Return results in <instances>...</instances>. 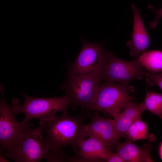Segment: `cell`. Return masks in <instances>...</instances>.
<instances>
[{"label":"cell","mask_w":162,"mask_h":162,"mask_svg":"<svg viewBox=\"0 0 162 162\" xmlns=\"http://www.w3.org/2000/svg\"><path fill=\"white\" fill-rule=\"evenodd\" d=\"M136 59L128 61L116 57L109 52L107 63L101 74L106 82L128 84L134 79H142L146 70Z\"/></svg>","instance_id":"obj_8"},{"label":"cell","mask_w":162,"mask_h":162,"mask_svg":"<svg viewBox=\"0 0 162 162\" xmlns=\"http://www.w3.org/2000/svg\"><path fill=\"white\" fill-rule=\"evenodd\" d=\"M128 84L106 82L100 86L93 103L88 111L103 112L114 118L131 100Z\"/></svg>","instance_id":"obj_3"},{"label":"cell","mask_w":162,"mask_h":162,"mask_svg":"<svg viewBox=\"0 0 162 162\" xmlns=\"http://www.w3.org/2000/svg\"><path fill=\"white\" fill-rule=\"evenodd\" d=\"M76 155L72 157V162H98L105 160L111 149L97 139L89 137L82 140L78 145Z\"/></svg>","instance_id":"obj_11"},{"label":"cell","mask_w":162,"mask_h":162,"mask_svg":"<svg viewBox=\"0 0 162 162\" xmlns=\"http://www.w3.org/2000/svg\"><path fill=\"white\" fill-rule=\"evenodd\" d=\"M88 114L72 116L67 111L59 116L46 121L40 120L45 154L62 150L63 146L70 145L76 152L80 141L87 137L84 122Z\"/></svg>","instance_id":"obj_1"},{"label":"cell","mask_w":162,"mask_h":162,"mask_svg":"<svg viewBox=\"0 0 162 162\" xmlns=\"http://www.w3.org/2000/svg\"><path fill=\"white\" fill-rule=\"evenodd\" d=\"M136 59L147 71L157 73L162 72V51H145Z\"/></svg>","instance_id":"obj_14"},{"label":"cell","mask_w":162,"mask_h":162,"mask_svg":"<svg viewBox=\"0 0 162 162\" xmlns=\"http://www.w3.org/2000/svg\"><path fill=\"white\" fill-rule=\"evenodd\" d=\"M107 162H124V160L117 153L111 151L107 158L105 160Z\"/></svg>","instance_id":"obj_19"},{"label":"cell","mask_w":162,"mask_h":162,"mask_svg":"<svg viewBox=\"0 0 162 162\" xmlns=\"http://www.w3.org/2000/svg\"><path fill=\"white\" fill-rule=\"evenodd\" d=\"M101 73L70 75L66 84V94L71 105L88 111L97 95L101 80Z\"/></svg>","instance_id":"obj_4"},{"label":"cell","mask_w":162,"mask_h":162,"mask_svg":"<svg viewBox=\"0 0 162 162\" xmlns=\"http://www.w3.org/2000/svg\"><path fill=\"white\" fill-rule=\"evenodd\" d=\"M159 155L160 158L162 159V142L160 146L159 150Z\"/></svg>","instance_id":"obj_21"},{"label":"cell","mask_w":162,"mask_h":162,"mask_svg":"<svg viewBox=\"0 0 162 162\" xmlns=\"http://www.w3.org/2000/svg\"><path fill=\"white\" fill-rule=\"evenodd\" d=\"M152 145L146 144L143 147L138 146L133 141L126 139L116 145L117 152L124 162H152L150 154Z\"/></svg>","instance_id":"obj_12"},{"label":"cell","mask_w":162,"mask_h":162,"mask_svg":"<svg viewBox=\"0 0 162 162\" xmlns=\"http://www.w3.org/2000/svg\"><path fill=\"white\" fill-rule=\"evenodd\" d=\"M142 103L145 110L157 115L162 119V93L147 91Z\"/></svg>","instance_id":"obj_16"},{"label":"cell","mask_w":162,"mask_h":162,"mask_svg":"<svg viewBox=\"0 0 162 162\" xmlns=\"http://www.w3.org/2000/svg\"><path fill=\"white\" fill-rule=\"evenodd\" d=\"M29 123L16 146L5 156L16 162H39L45 156V149L42 131L39 125L31 129Z\"/></svg>","instance_id":"obj_6"},{"label":"cell","mask_w":162,"mask_h":162,"mask_svg":"<svg viewBox=\"0 0 162 162\" xmlns=\"http://www.w3.org/2000/svg\"><path fill=\"white\" fill-rule=\"evenodd\" d=\"M81 50L72 64L70 75L101 73L108 60L109 51L99 43H92L82 38Z\"/></svg>","instance_id":"obj_7"},{"label":"cell","mask_w":162,"mask_h":162,"mask_svg":"<svg viewBox=\"0 0 162 162\" xmlns=\"http://www.w3.org/2000/svg\"><path fill=\"white\" fill-rule=\"evenodd\" d=\"M124 110L114 118L115 128L119 140L124 136L132 124L145 111L142 102L139 104L131 100L125 106Z\"/></svg>","instance_id":"obj_13"},{"label":"cell","mask_w":162,"mask_h":162,"mask_svg":"<svg viewBox=\"0 0 162 162\" xmlns=\"http://www.w3.org/2000/svg\"><path fill=\"white\" fill-rule=\"evenodd\" d=\"M144 75L146 76L147 83L151 86L157 85L162 90V72L154 73L146 70Z\"/></svg>","instance_id":"obj_17"},{"label":"cell","mask_w":162,"mask_h":162,"mask_svg":"<svg viewBox=\"0 0 162 162\" xmlns=\"http://www.w3.org/2000/svg\"><path fill=\"white\" fill-rule=\"evenodd\" d=\"M85 128L87 136L95 138L111 149L118 143L113 119L102 117L98 112L94 111Z\"/></svg>","instance_id":"obj_9"},{"label":"cell","mask_w":162,"mask_h":162,"mask_svg":"<svg viewBox=\"0 0 162 162\" xmlns=\"http://www.w3.org/2000/svg\"><path fill=\"white\" fill-rule=\"evenodd\" d=\"M22 94L24 98L23 103L21 104L18 99L14 98L11 107L15 114L24 113V119L28 122L34 118L40 121L49 120L58 112L67 111L68 107L71 105L70 99L66 94L62 97L40 98L30 97L23 93Z\"/></svg>","instance_id":"obj_2"},{"label":"cell","mask_w":162,"mask_h":162,"mask_svg":"<svg viewBox=\"0 0 162 162\" xmlns=\"http://www.w3.org/2000/svg\"><path fill=\"white\" fill-rule=\"evenodd\" d=\"M124 137L132 141L144 140L149 137L147 124L141 116L135 120L128 129Z\"/></svg>","instance_id":"obj_15"},{"label":"cell","mask_w":162,"mask_h":162,"mask_svg":"<svg viewBox=\"0 0 162 162\" xmlns=\"http://www.w3.org/2000/svg\"><path fill=\"white\" fill-rule=\"evenodd\" d=\"M2 97L0 101V152H10L16 146L20 140L28 122L24 119L18 122L11 106L7 103L4 89L0 85Z\"/></svg>","instance_id":"obj_5"},{"label":"cell","mask_w":162,"mask_h":162,"mask_svg":"<svg viewBox=\"0 0 162 162\" xmlns=\"http://www.w3.org/2000/svg\"><path fill=\"white\" fill-rule=\"evenodd\" d=\"M131 7L133 13V30L130 35L131 39L127 45L130 49L131 56L137 59L150 46L152 40L141 16L140 10L133 4Z\"/></svg>","instance_id":"obj_10"},{"label":"cell","mask_w":162,"mask_h":162,"mask_svg":"<svg viewBox=\"0 0 162 162\" xmlns=\"http://www.w3.org/2000/svg\"><path fill=\"white\" fill-rule=\"evenodd\" d=\"M0 162H8V160H7L2 155V153H0Z\"/></svg>","instance_id":"obj_20"},{"label":"cell","mask_w":162,"mask_h":162,"mask_svg":"<svg viewBox=\"0 0 162 162\" xmlns=\"http://www.w3.org/2000/svg\"><path fill=\"white\" fill-rule=\"evenodd\" d=\"M148 8L155 14V17L154 21L149 25L150 29L155 28L158 23L159 20L162 18V8L160 9H155L151 4L148 6Z\"/></svg>","instance_id":"obj_18"}]
</instances>
